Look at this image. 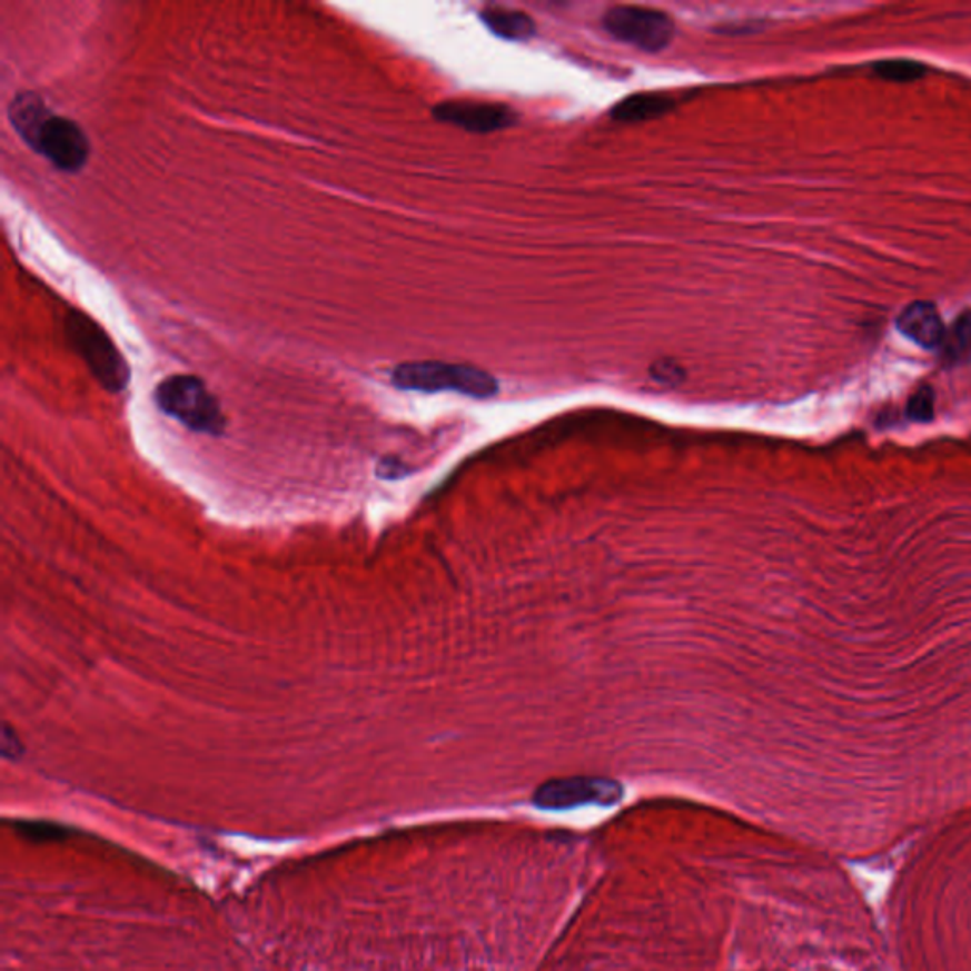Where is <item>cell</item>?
<instances>
[{"mask_svg": "<svg viewBox=\"0 0 971 971\" xmlns=\"http://www.w3.org/2000/svg\"><path fill=\"white\" fill-rule=\"evenodd\" d=\"M623 785L598 776L548 780L537 787L534 804L543 811H569L586 804L612 806L623 799Z\"/></svg>", "mask_w": 971, "mask_h": 971, "instance_id": "6", "label": "cell"}, {"mask_svg": "<svg viewBox=\"0 0 971 971\" xmlns=\"http://www.w3.org/2000/svg\"><path fill=\"white\" fill-rule=\"evenodd\" d=\"M941 346L947 365H964L971 360V309L954 321Z\"/></svg>", "mask_w": 971, "mask_h": 971, "instance_id": "11", "label": "cell"}, {"mask_svg": "<svg viewBox=\"0 0 971 971\" xmlns=\"http://www.w3.org/2000/svg\"><path fill=\"white\" fill-rule=\"evenodd\" d=\"M480 20L489 31L505 40H528L535 37L537 27L528 13L507 8H484Z\"/></svg>", "mask_w": 971, "mask_h": 971, "instance_id": "10", "label": "cell"}, {"mask_svg": "<svg viewBox=\"0 0 971 971\" xmlns=\"http://www.w3.org/2000/svg\"><path fill=\"white\" fill-rule=\"evenodd\" d=\"M604 29L618 42L651 53L664 50L676 34L668 13L642 7L610 8L604 13Z\"/></svg>", "mask_w": 971, "mask_h": 971, "instance_id": "5", "label": "cell"}, {"mask_svg": "<svg viewBox=\"0 0 971 971\" xmlns=\"http://www.w3.org/2000/svg\"><path fill=\"white\" fill-rule=\"evenodd\" d=\"M433 117L438 122L452 123L470 133H492L508 128L518 120L511 107L476 101H444L433 109Z\"/></svg>", "mask_w": 971, "mask_h": 971, "instance_id": "7", "label": "cell"}, {"mask_svg": "<svg viewBox=\"0 0 971 971\" xmlns=\"http://www.w3.org/2000/svg\"><path fill=\"white\" fill-rule=\"evenodd\" d=\"M933 400L935 399H933L932 387H922L920 392L914 393L913 399L909 400V418L914 419V422L932 419Z\"/></svg>", "mask_w": 971, "mask_h": 971, "instance_id": "14", "label": "cell"}, {"mask_svg": "<svg viewBox=\"0 0 971 971\" xmlns=\"http://www.w3.org/2000/svg\"><path fill=\"white\" fill-rule=\"evenodd\" d=\"M13 830L18 831L23 839L31 843H56L67 836L63 825L52 822H16Z\"/></svg>", "mask_w": 971, "mask_h": 971, "instance_id": "13", "label": "cell"}, {"mask_svg": "<svg viewBox=\"0 0 971 971\" xmlns=\"http://www.w3.org/2000/svg\"><path fill=\"white\" fill-rule=\"evenodd\" d=\"M676 99L668 93H636L626 97L612 109V117L618 122H642L658 118L674 109Z\"/></svg>", "mask_w": 971, "mask_h": 971, "instance_id": "9", "label": "cell"}, {"mask_svg": "<svg viewBox=\"0 0 971 971\" xmlns=\"http://www.w3.org/2000/svg\"><path fill=\"white\" fill-rule=\"evenodd\" d=\"M408 470L403 469V464L399 462H384L380 465V469H378V475L386 476V478H397V476L406 475Z\"/></svg>", "mask_w": 971, "mask_h": 971, "instance_id": "16", "label": "cell"}, {"mask_svg": "<svg viewBox=\"0 0 971 971\" xmlns=\"http://www.w3.org/2000/svg\"><path fill=\"white\" fill-rule=\"evenodd\" d=\"M898 328L901 335L927 349L940 348L947 335L940 311L930 303L909 304L898 317Z\"/></svg>", "mask_w": 971, "mask_h": 971, "instance_id": "8", "label": "cell"}, {"mask_svg": "<svg viewBox=\"0 0 971 971\" xmlns=\"http://www.w3.org/2000/svg\"><path fill=\"white\" fill-rule=\"evenodd\" d=\"M392 382L405 392H454L473 399H489L499 392L496 378L483 368L440 360L403 363L393 370Z\"/></svg>", "mask_w": 971, "mask_h": 971, "instance_id": "3", "label": "cell"}, {"mask_svg": "<svg viewBox=\"0 0 971 971\" xmlns=\"http://www.w3.org/2000/svg\"><path fill=\"white\" fill-rule=\"evenodd\" d=\"M155 400L161 413L187 425L192 432L206 435L225 433L226 418L219 400L198 376H169L156 386Z\"/></svg>", "mask_w": 971, "mask_h": 971, "instance_id": "4", "label": "cell"}, {"mask_svg": "<svg viewBox=\"0 0 971 971\" xmlns=\"http://www.w3.org/2000/svg\"><path fill=\"white\" fill-rule=\"evenodd\" d=\"M873 69H875L879 77L890 80V82H913V80H919L924 75V71H927L924 65L909 61V59L881 61V63L873 65Z\"/></svg>", "mask_w": 971, "mask_h": 971, "instance_id": "12", "label": "cell"}, {"mask_svg": "<svg viewBox=\"0 0 971 971\" xmlns=\"http://www.w3.org/2000/svg\"><path fill=\"white\" fill-rule=\"evenodd\" d=\"M65 338L69 341L101 386L110 393H122L131 380V368L103 327L80 309H69L65 316Z\"/></svg>", "mask_w": 971, "mask_h": 971, "instance_id": "2", "label": "cell"}, {"mask_svg": "<svg viewBox=\"0 0 971 971\" xmlns=\"http://www.w3.org/2000/svg\"><path fill=\"white\" fill-rule=\"evenodd\" d=\"M8 118L16 133L52 166L77 174L90 160V139L71 118L59 117L34 91H20L8 105Z\"/></svg>", "mask_w": 971, "mask_h": 971, "instance_id": "1", "label": "cell"}, {"mask_svg": "<svg viewBox=\"0 0 971 971\" xmlns=\"http://www.w3.org/2000/svg\"><path fill=\"white\" fill-rule=\"evenodd\" d=\"M651 376H653V380L661 382V384H670V386H674V384H680V382L685 378V373H683V368L677 365V363H672V360H658L651 368Z\"/></svg>", "mask_w": 971, "mask_h": 971, "instance_id": "15", "label": "cell"}]
</instances>
